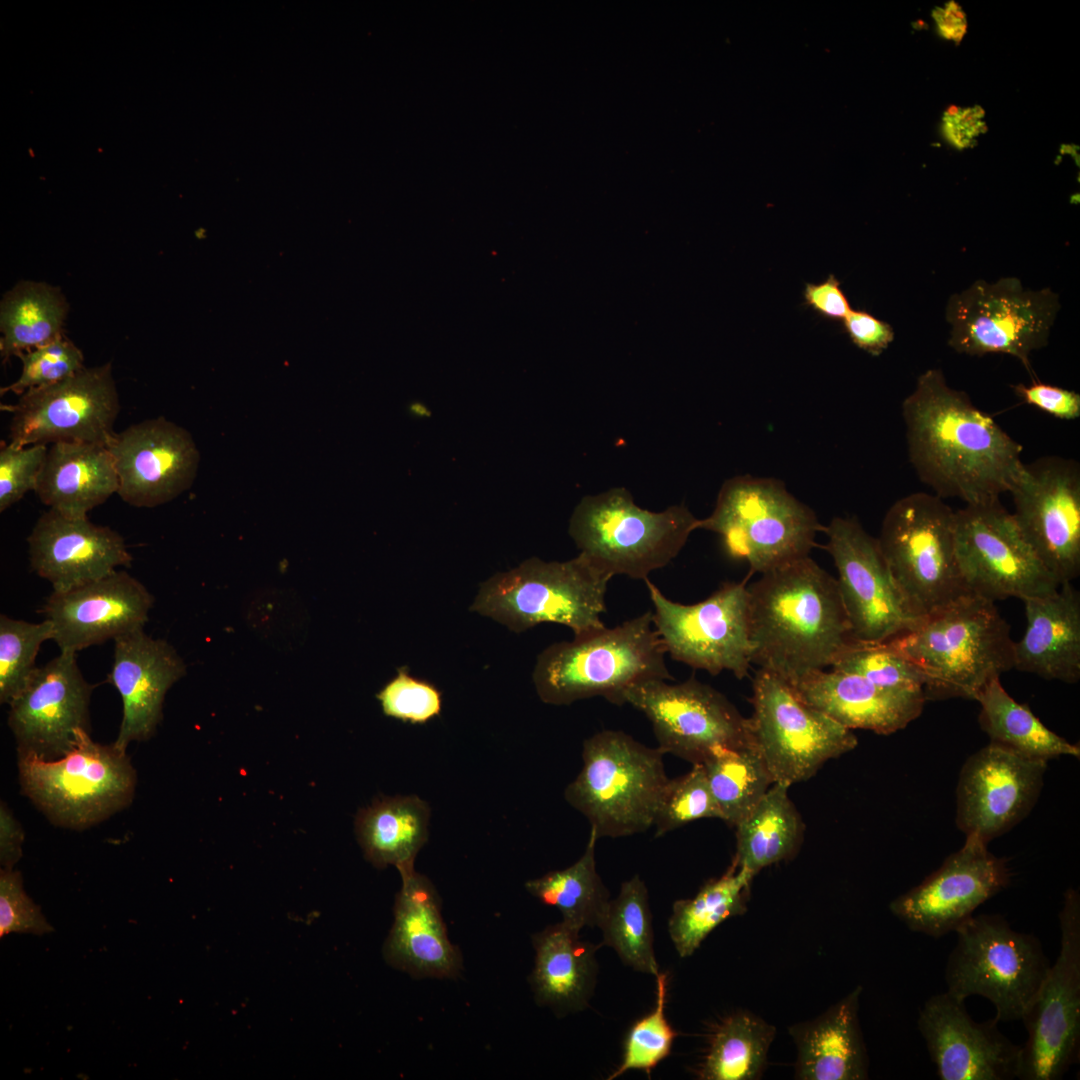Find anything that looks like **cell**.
Masks as SVG:
<instances>
[{"instance_id":"obj_1","label":"cell","mask_w":1080,"mask_h":1080,"mask_svg":"<svg viewBox=\"0 0 1080 1080\" xmlns=\"http://www.w3.org/2000/svg\"><path fill=\"white\" fill-rule=\"evenodd\" d=\"M902 416L910 463L935 495L976 504L1011 490L1024 465L1022 446L940 369L918 377Z\"/></svg>"},{"instance_id":"obj_2","label":"cell","mask_w":1080,"mask_h":1080,"mask_svg":"<svg viewBox=\"0 0 1080 1080\" xmlns=\"http://www.w3.org/2000/svg\"><path fill=\"white\" fill-rule=\"evenodd\" d=\"M748 591L752 663L790 685L859 643L837 580L810 556L763 573Z\"/></svg>"},{"instance_id":"obj_3","label":"cell","mask_w":1080,"mask_h":1080,"mask_svg":"<svg viewBox=\"0 0 1080 1080\" xmlns=\"http://www.w3.org/2000/svg\"><path fill=\"white\" fill-rule=\"evenodd\" d=\"M885 643L921 671L927 699L975 700L988 682L1014 668L1009 624L994 602L973 594Z\"/></svg>"},{"instance_id":"obj_4","label":"cell","mask_w":1080,"mask_h":1080,"mask_svg":"<svg viewBox=\"0 0 1080 1080\" xmlns=\"http://www.w3.org/2000/svg\"><path fill=\"white\" fill-rule=\"evenodd\" d=\"M665 655L652 611H646L615 627L604 626L548 646L536 659L533 683L546 704L570 705L603 697L623 705L624 694L632 686L653 679L673 680Z\"/></svg>"},{"instance_id":"obj_5","label":"cell","mask_w":1080,"mask_h":1080,"mask_svg":"<svg viewBox=\"0 0 1080 1080\" xmlns=\"http://www.w3.org/2000/svg\"><path fill=\"white\" fill-rule=\"evenodd\" d=\"M664 753L617 730H603L583 743V765L566 787V801L600 837H623L653 826L669 780Z\"/></svg>"},{"instance_id":"obj_6","label":"cell","mask_w":1080,"mask_h":1080,"mask_svg":"<svg viewBox=\"0 0 1080 1080\" xmlns=\"http://www.w3.org/2000/svg\"><path fill=\"white\" fill-rule=\"evenodd\" d=\"M610 579L580 553L564 562L533 557L482 583L470 610L516 633L554 623L581 636L605 626Z\"/></svg>"},{"instance_id":"obj_7","label":"cell","mask_w":1080,"mask_h":1080,"mask_svg":"<svg viewBox=\"0 0 1080 1080\" xmlns=\"http://www.w3.org/2000/svg\"><path fill=\"white\" fill-rule=\"evenodd\" d=\"M698 520L683 504L642 509L620 487L583 497L568 531L580 554L608 577L645 580L680 553Z\"/></svg>"},{"instance_id":"obj_8","label":"cell","mask_w":1080,"mask_h":1080,"mask_svg":"<svg viewBox=\"0 0 1080 1080\" xmlns=\"http://www.w3.org/2000/svg\"><path fill=\"white\" fill-rule=\"evenodd\" d=\"M877 540L898 591L918 620L971 594L956 558L955 511L937 495L916 492L897 500Z\"/></svg>"},{"instance_id":"obj_9","label":"cell","mask_w":1080,"mask_h":1080,"mask_svg":"<svg viewBox=\"0 0 1080 1080\" xmlns=\"http://www.w3.org/2000/svg\"><path fill=\"white\" fill-rule=\"evenodd\" d=\"M697 529L719 534L731 555L763 574L810 556L823 527L780 480L744 475L723 483L713 512Z\"/></svg>"},{"instance_id":"obj_10","label":"cell","mask_w":1080,"mask_h":1080,"mask_svg":"<svg viewBox=\"0 0 1080 1080\" xmlns=\"http://www.w3.org/2000/svg\"><path fill=\"white\" fill-rule=\"evenodd\" d=\"M955 933L946 992L961 1001L988 999L999 1022L1021 1020L1051 967L1039 939L1013 929L999 914L973 915Z\"/></svg>"},{"instance_id":"obj_11","label":"cell","mask_w":1080,"mask_h":1080,"mask_svg":"<svg viewBox=\"0 0 1080 1080\" xmlns=\"http://www.w3.org/2000/svg\"><path fill=\"white\" fill-rule=\"evenodd\" d=\"M18 768L22 793L53 824L75 830L127 807L137 782L126 751L93 741L89 732L58 759L18 753Z\"/></svg>"},{"instance_id":"obj_12","label":"cell","mask_w":1080,"mask_h":1080,"mask_svg":"<svg viewBox=\"0 0 1080 1080\" xmlns=\"http://www.w3.org/2000/svg\"><path fill=\"white\" fill-rule=\"evenodd\" d=\"M1059 309L1050 288L1031 290L1015 277L977 280L947 302L948 345L970 356L1011 355L1032 372L1030 355L1048 343Z\"/></svg>"},{"instance_id":"obj_13","label":"cell","mask_w":1080,"mask_h":1080,"mask_svg":"<svg viewBox=\"0 0 1080 1080\" xmlns=\"http://www.w3.org/2000/svg\"><path fill=\"white\" fill-rule=\"evenodd\" d=\"M749 718L755 747L774 782L811 778L830 759L857 746L852 730L808 705L789 683L760 668L753 680Z\"/></svg>"},{"instance_id":"obj_14","label":"cell","mask_w":1080,"mask_h":1080,"mask_svg":"<svg viewBox=\"0 0 1080 1080\" xmlns=\"http://www.w3.org/2000/svg\"><path fill=\"white\" fill-rule=\"evenodd\" d=\"M1060 950L1021 1021L1017 1078L1060 1080L1080 1053V895L1069 888L1059 912Z\"/></svg>"},{"instance_id":"obj_15","label":"cell","mask_w":1080,"mask_h":1080,"mask_svg":"<svg viewBox=\"0 0 1080 1080\" xmlns=\"http://www.w3.org/2000/svg\"><path fill=\"white\" fill-rule=\"evenodd\" d=\"M955 550L966 588L989 601L1046 597L1060 586L999 498L955 511Z\"/></svg>"},{"instance_id":"obj_16","label":"cell","mask_w":1080,"mask_h":1080,"mask_svg":"<svg viewBox=\"0 0 1080 1080\" xmlns=\"http://www.w3.org/2000/svg\"><path fill=\"white\" fill-rule=\"evenodd\" d=\"M653 625L666 654L711 675L726 670L738 679L752 663L750 598L744 583L727 582L708 598L685 605L667 598L648 578Z\"/></svg>"},{"instance_id":"obj_17","label":"cell","mask_w":1080,"mask_h":1080,"mask_svg":"<svg viewBox=\"0 0 1080 1080\" xmlns=\"http://www.w3.org/2000/svg\"><path fill=\"white\" fill-rule=\"evenodd\" d=\"M9 443L14 446L84 442L108 446L120 411L111 363L84 367L54 384L27 391L13 404Z\"/></svg>"},{"instance_id":"obj_18","label":"cell","mask_w":1080,"mask_h":1080,"mask_svg":"<svg viewBox=\"0 0 1080 1080\" xmlns=\"http://www.w3.org/2000/svg\"><path fill=\"white\" fill-rule=\"evenodd\" d=\"M624 704L648 718L664 754L692 764L702 763L720 747L754 745L749 718L694 676L677 684L663 679L638 683L626 691Z\"/></svg>"},{"instance_id":"obj_19","label":"cell","mask_w":1080,"mask_h":1080,"mask_svg":"<svg viewBox=\"0 0 1080 1080\" xmlns=\"http://www.w3.org/2000/svg\"><path fill=\"white\" fill-rule=\"evenodd\" d=\"M1009 493L1013 517L1047 570L1061 585L1080 573V466L1041 457L1023 468Z\"/></svg>"},{"instance_id":"obj_20","label":"cell","mask_w":1080,"mask_h":1080,"mask_svg":"<svg viewBox=\"0 0 1080 1080\" xmlns=\"http://www.w3.org/2000/svg\"><path fill=\"white\" fill-rule=\"evenodd\" d=\"M823 530L856 641L885 643L911 629L919 620L898 591L877 538L853 518L835 517Z\"/></svg>"},{"instance_id":"obj_21","label":"cell","mask_w":1080,"mask_h":1080,"mask_svg":"<svg viewBox=\"0 0 1080 1080\" xmlns=\"http://www.w3.org/2000/svg\"><path fill=\"white\" fill-rule=\"evenodd\" d=\"M1010 879L1007 860L991 853L976 835H968L958 851L889 908L911 931L939 938L955 932Z\"/></svg>"},{"instance_id":"obj_22","label":"cell","mask_w":1080,"mask_h":1080,"mask_svg":"<svg viewBox=\"0 0 1080 1080\" xmlns=\"http://www.w3.org/2000/svg\"><path fill=\"white\" fill-rule=\"evenodd\" d=\"M1047 762L989 743L964 763L956 790V824L966 835L989 843L1032 810L1041 793Z\"/></svg>"},{"instance_id":"obj_23","label":"cell","mask_w":1080,"mask_h":1080,"mask_svg":"<svg viewBox=\"0 0 1080 1080\" xmlns=\"http://www.w3.org/2000/svg\"><path fill=\"white\" fill-rule=\"evenodd\" d=\"M92 690L75 653L60 652L38 667L9 704L8 725L18 753L54 760L69 752L81 734L89 732Z\"/></svg>"},{"instance_id":"obj_24","label":"cell","mask_w":1080,"mask_h":1080,"mask_svg":"<svg viewBox=\"0 0 1080 1080\" xmlns=\"http://www.w3.org/2000/svg\"><path fill=\"white\" fill-rule=\"evenodd\" d=\"M107 448L118 476L117 494L138 508L165 504L189 488L199 462L189 432L163 416L115 433Z\"/></svg>"},{"instance_id":"obj_25","label":"cell","mask_w":1080,"mask_h":1080,"mask_svg":"<svg viewBox=\"0 0 1080 1080\" xmlns=\"http://www.w3.org/2000/svg\"><path fill=\"white\" fill-rule=\"evenodd\" d=\"M994 1017L971 1018L965 1001L947 992L926 1000L917 1021L941 1080H1012L1017 1078L1021 1045L998 1028Z\"/></svg>"},{"instance_id":"obj_26","label":"cell","mask_w":1080,"mask_h":1080,"mask_svg":"<svg viewBox=\"0 0 1080 1080\" xmlns=\"http://www.w3.org/2000/svg\"><path fill=\"white\" fill-rule=\"evenodd\" d=\"M154 597L125 570L49 595L41 612L60 652L77 653L144 629Z\"/></svg>"},{"instance_id":"obj_27","label":"cell","mask_w":1080,"mask_h":1080,"mask_svg":"<svg viewBox=\"0 0 1080 1080\" xmlns=\"http://www.w3.org/2000/svg\"><path fill=\"white\" fill-rule=\"evenodd\" d=\"M27 542L30 567L55 592L95 581L133 562L115 530L53 509L37 519Z\"/></svg>"},{"instance_id":"obj_28","label":"cell","mask_w":1080,"mask_h":1080,"mask_svg":"<svg viewBox=\"0 0 1080 1080\" xmlns=\"http://www.w3.org/2000/svg\"><path fill=\"white\" fill-rule=\"evenodd\" d=\"M186 674V665L166 640L144 629L114 640L108 681L122 699V720L114 744L126 751L135 741L150 739L163 719L168 690Z\"/></svg>"},{"instance_id":"obj_29","label":"cell","mask_w":1080,"mask_h":1080,"mask_svg":"<svg viewBox=\"0 0 1080 1080\" xmlns=\"http://www.w3.org/2000/svg\"><path fill=\"white\" fill-rule=\"evenodd\" d=\"M400 876L402 885L384 945L385 959L415 978H457L463 968L462 957L448 937L435 887L416 870Z\"/></svg>"},{"instance_id":"obj_30","label":"cell","mask_w":1080,"mask_h":1080,"mask_svg":"<svg viewBox=\"0 0 1080 1080\" xmlns=\"http://www.w3.org/2000/svg\"><path fill=\"white\" fill-rule=\"evenodd\" d=\"M813 708L852 730L891 734L915 720L927 700L925 692L891 689L852 673L816 671L791 685Z\"/></svg>"},{"instance_id":"obj_31","label":"cell","mask_w":1080,"mask_h":1080,"mask_svg":"<svg viewBox=\"0 0 1080 1080\" xmlns=\"http://www.w3.org/2000/svg\"><path fill=\"white\" fill-rule=\"evenodd\" d=\"M861 992L858 986L818 1017L789 1027L797 1051L795 1079L868 1078L869 1057L859 1021Z\"/></svg>"},{"instance_id":"obj_32","label":"cell","mask_w":1080,"mask_h":1080,"mask_svg":"<svg viewBox=\"0 0 1080 1080\" xmlns=\"http://www.w3.org/2000/svg\"><path fill=\"white\" fill-rule=\"evenodd\" d=\"M1027 627L1014 642V668L1049 680L1080 678V594L1063 583L1049 596L1023 600Z\"/></svg>"},{"instance_id":"obj_33","label":"cell","mask_w":1080,"mask_h":1080,"mask_svg":"<svg viewBox=\"0 0 1080 1080\" xmlns=\"http://www.w3.org/2000/svg\"><path fill=\"white\" fill-rule=\"evenodd\" d=\"M118 486L107 446L56 442L48 445L34 492L49 509L68 517L84 518L117 494Z\"/></svg>"},{"instance_id":"obj_34","label":"cell","mask_w":1080,"mask_h":1080,"mask_svg":"<svg viewBox=\"0 0 1080 1080\" xmlns=\"http://www.w3.org/2000/svg\"><path fill=\"white\" fill-rule=\"evenodd\" d=\"M535 965L530 983L538 1004L561 1016L581 1010L596 982V946L563 922L547 926L532 938Z\"/></svg>"},{"instance_id":"obj_35","label":"cell","mask_w":1080,"mask_h":1080,"mask_svg":"<svg viewBox=\"0 0 1080 1080\" xmlns=\"http://www.w3.org/2000/svg\"><path fill=\"white\" fill-rule=\"evenodd\" d=\"M431 810L416 795L382 796L361 809L355 832L365 858L377 868L392 865L411 872L429 835Z\"/></svg>"},{"instance_id":"obj_36","label":"cell","mask_w":1080,"mask_h":1080,"mask_svg":"<svg viewBox=\"0 0 1080 1080\" xmlns=\"http://www.w3.org/2000/svg\"><path fill=\"white\" fill-rule=\"evenodd\" d=\"M790 785L774 782L755 808L737 825L733 862L757 875L791 857L802 834V822L788 796Z\"/></svg>"},{"instance_id":"obj_37","label":"cell","mask_w":1080,"mask_h":1080,"mask_svg":"<svg viewBox=\"0 0 1080 1080\" xmlns=\"http://www.w3.org/2000/svg\"><path fill=\"white\" fill-rule=\"evenodd\" d=\"M979 724L990 742L1033 760L1060 756L1079 758L1080 748L1047 728L1027 707L1015 701L1000 678L988 682L977 695Z\"/></svg>"},{"instance_id":"obj_38","label":"cell","mask_w":1080,"mask_h":1080,"mask_svg":"<svg viewBox=\"0 0 1080 1080\" xmlns=\"http://www.w3.org/2000/svg\"><path fill=\"white\" fill-rule=\"evenodd\" d=\"M67 313L68 303L58 287L35 281L16 284L0 306L3 362L64 335Z\"/></svg>"},{"instance_id":"obj_39","label":"cell","mask_w":1080,"mask_h":1080,"mask_svg":"<svg viewBox=\"0 0 1080 1080\" xmlns=\"http://www.w3.org/2000/svg\"><path fill=\"white\" fill-rule=\"evenodd\" d=\"M753 878L732 862L721 877L708 881L694 897L674 902L668 931L680 957L691 956L718 925L746 911Z\"/></svg>"},{"instance_id":"obj_40","label":"cell","mask_w":1080,"mask_h":1080,"mask_svg":"<svg viewBox=\"0 0 1080 1080\" xmlns=\"http://www.w3.org/2000/svg\"><path fill=\"white\" fill-rule=\"evenodd\" d=\"M776 1029L758 1015L737 1011L713 1030L698 1075L704 1080H755L762 1076Z\"/></svg>"},{"instance_id":"obj_41","label":"cell","mask_w":1080,"mask_h":1080,"mask_svg":"<svg viewBox=\"0 0 1080 1080\" xmlns=\"http://www.w3.org/2000/svg\"><path fill=\"white\" fill-rule=\"evenodd\" d=\"M597 839L591 828L585 851L574 864L525 884L531 895L557 908L562 922L579 932L585 926H598L610 902L609 891L596 870Z\"/></svg>"},{"instance_id":"obj_42","label":"cell","mask_w":1080,"mask_h":1080,"mask_svg":"<svg viewBox=\"0 0 1080 1080\" xmlns=\"http://www.w3.org/2000/svg\"><path fill=\"white\" fill-rule=\"evenodd\" d=\"M701 764L721 819L732 826L755 808L774 783L755 745L717 748Z\"/></svg>"},{"instance_id":"obj_43","label":"cell","mask_w":1080,"mask_h":1080,"mask_svg":"<svg viewBox=\"0 0 1080 1080\" xmlns=\"http://www.w3.org/2000/svg\"><path fill=\"white\" fill-rule=\"evenodd\" d=\"M598 927L603 944L613 948L624 964L654 976L659 973L648 890L638 875L622 883Z\"/></svg>"},{"instance_id":"obj_44","label":"cell","mask_w":1080,"mask_h":1080,"mask_svg":"<svg viewBox=\"0 0 1080 1080\" xmlns=\"http://www.w3.org/2000/svg\"><path fill=\"white\" fill-rule=\"evenodd\" d=\"M53 639L51 623L0 616V702L10 704L28 685L38 666L41 645Z\"/></svg>"},{"instance_id":"obj_45","label":"cell","mask_w":1080,"mask_h":1080,"mask_svg":"<svg viewBox=\"0 0 1080 1080\" xmlns=\"http://www.w3.org/2000/svg\"><path fill=\"white\" fill-rule=\"evenodd\" d=\"M655 977L656 1005L651 1013L637 1020L629 1030L622 1062L608 1077L609 1080L628 1070H643L650 1075L651 1070L670 1054L677 1034L665 1016L668 974L658 973Z\"/></svg>"},{"instance_id":"obj_46","label":"cell","mask_w":1080,"mask_h":1080,"mask_svg":"<svg viewBox=\"0 0 1080 1080\" xmlns=\"http://www.w3.org/2000/svg\"><path fill=\"white\" fill-rule=\"evenodd\" d=\"M703 818L721 819V814L711 793L703 765L695 763L685 775L668 780L653 826L658 837Z\"/></svg>"},{"instance_id":"obj_47","label":"cell","mask_w":1080,"mask_h":1080,"mask_svg":"<svg viewBox=\"0 0 1080 1080\" xmlns=\"http://www.w3.org/2000/svg\"><path fill=\"white\" fill-rule=\"evenodd\" d=\"M831 668L860 675L882 687L925 692L921 671L886 643H857Z\"/></svg>"},{"instance_id":"obj_48","label":"cell","mask_w":1080,"mask_h":1080,"mask_svg":"<svg viewBox=\"0 0 1080 1080\" xmlns=\"http://www.w3.org/2000/svg\"><path fill=\"white\" fill-rule=\"evenodd\" d=\"M20 376L1 388V395L23 393L59 382L83 369L82 351L64 335L50 343L20 353Z\"/></svg>"},{"instance_id":"obj_49","label":"cell","mask_w":1080,"mask_h":1080,"mask_svg":"<svg viewBox=\"0 0 1080 1080\" xmlns=\"http://www.w3.org/2000/svg\"><path fill=\"white\" fill-rule=\"evenodd\" d=\"M377 699L386 716L412 724L428 722L440 714L442 707L440 691L433 684L411 676L407 667L398 669Z\"/></svg>"},{"instance_id":"obj_50","label":"cell","mask_w":1080,"mask_h":1080,"mask_svg":"<svg viewBox=\"0 0 1080 1080\" xmlns=\"http://www.w3.org/2000/svg\"><path fill=\"white\" fill-rule=\"evenodd\" d=\"M48 445L14 446L2 443L0 448V512L34 491L40 476Z\"/></svg>"},{"instance_id":"obj_51","label":"cell","mask_w":1080,"mask_h":1080,"mask_svg":"<svg viewBox=\"0 0 1080 1080\" xmlns=\"http://www.w3.org/2000/svg\"><path fill=\"white\" fill-rule=\"evenodd\" d=\"M53 931L40 907L28 896L22 875L13 869L0 871V936L9 933L44 935Z\"/></svg>"},{"instance_id":"obj_52","label":"cell","mask_w":1080,"mask_h":1080,"mask_svg":"<svg viewBox=\"0 0 1080 1080\" xmlns=\"http://www.w3.org/2000/svg\"><path fill=\"white\" fill-rule=\"evenodd\" d=\"M1014 392L1025 403L1063 420H1075L1080 417V394L1061 387L1033 382L1031 385L1017 384Z\"/></svg>"},{"instance_id":"obj_53","label":"cell","mask_w":1080,"mask_h":1080,"mask_svg":"<svg viewBox=\"0 0 1080 1080\" xmlns=\"http://www.w3.org/2000/svg\"><path fill=\"white\" fill-rule=\"evenodd\" d=\"M843 328L854 345L873 356L880 355L894 340L892 326L864 310L851 309Z\"/></svg>"},{"instance_id":"obj_54","label":"cell","mask_w":1080,"mask_h":1080,"mask_svg":"<svg viewBox=\"0 0 1080 1080\" xmlns=\"http://www.w3.org/2000/svg\"><path fill=\"white\" fill-rule=\"evenodd\" d=\"M803 299L806 306L831 321L843 322L852 309L840 280L834 274L820 283H806Z\"/></svg>"},{"instance_id":"obj_55","label":"cell","mask_w":1080,"mask_h":1080,"mask_svg":"<svg viewBox=\"0 0 1080 1080\" xmlns=\"http://www.w3.org/2000/svg\"><path fill=\"white\" fill-rule=\"evenodd\" d=\"M984 130V111L980 106L950 107L942 118L946 140L958 149L972 147Z\"/></svg>"},{"instance_id":"obj_56","label":"cell","mask_w":1080,"mask_h":1080,"mask_svg":"<svg viewBox=\"0 0 1080 1080\" xmlns=\"http://www.w3.org/2000/svg\"><path fill=\"white\" fill-rule=\"evenodd\" d=\"M24 832L12 811L1 802L0 806V862L1 869H13L22 856Z\"/></svg>"},{"instance_id":"obj_57","label":"cell","mask_w":1080,"mask_h":1080,"mask_svg":"<svg viewBox=\"0 0 1080 1080\" xmlns=\"http://www.w3.org/2000/svg\"><path fill=\"white\" fill-rule=\"evenodd\" d=\"M938 33L941 37L959 43L967 31V16L962 7L950 0L932 11Z\"/></svg>"}]
</instances>
